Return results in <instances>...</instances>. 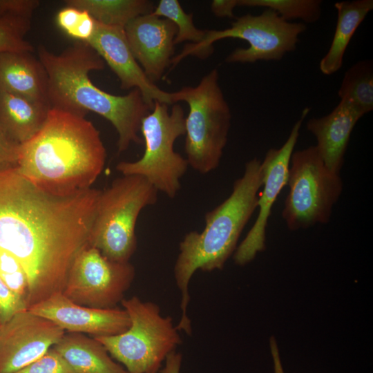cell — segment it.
Segmentation results:
<instances>
[{
    "label": "cell",
    "mask_w": 373,
    "mask_h": 373,
    "mask_svg": "<svg viewBox=\"0 0 373 373\" xmlns=\"http://www.w3.org/2000/svg\"><path fill=\"white\" fill-rule=\"evenodd\" d=\"M20 144L15 142L0 131V169L17 166Z\"/></svg>",
    "instance_id": "obj_30"
},
{
    "label": "cell",
    "mask_w": 373,
    "mask_h": 373,
    "mask_svg": "<svg viewBox=\"0 0 373 373\" xmlns=\"http://www.w3.org/2000/svg\"><path fill=\"white\" fill-rule=\"evenodd\" d=\"M341 100L346 101L364 115L373 109V64L370 59L353 64L345 73L338 91Z\"/></svg>",
    "instance_id": "obj_23"
},
{
    "label": "cell",
    "mask_w": 373,
    "mask_h": 373,
    "mask_svg": "<svg viewBox=\"0 0 373 373\" xmlns=\"http://www.w3.org/2000/svg\"><path fill=\"white\" fill-rule=\"evenodd\" d=\"M88 43L110 66L122 89L137 88L151 107L155 102L175 104L173 93L159 88L146 77L129 48L124 28L96 22L95 32Z\"/></svg>",
    "instance_id": "obj_14"
},
{
    "label": "cell",
    "mask_w": 373,
    "mask_h": 373,
    "mask_svg": "<svg viewBox=\"0 0 373 373\" xmlns=\"http://www.w3.org/2000/svg\"><path fill=\"white\" fill-rule=\"evenodd\" d=\"M66 332L28 309L0 325V373H13L52 348Z\"/></svg>",
    "instance_id": "obj_13"
},
{
    "label": "cell",
    "mask_w": 373,
    "mask_h": 373,
    "mask_svg": "<svg viewBox=\"0 0 373 373\" xmlns=\"http://www.w3.org/2000/svg\"><path fill=\"white\" fill-rule=\"evenodd\" d=\"M157 189L143 177L122 175L101 191L88 243L107 258L129 262L137 248L135 226L145 207L157 200Z\"/></svg>",
    "instance_id": "obj_5"
},
{
    "label": "cell",
    "mask_w": 373,
    "mask_h": 373,
    "mask_svg": "<svg viewBox=\"0 0 373 373\" xmlns=\"http://www.w3.org/2000/svg\"><path fill=\"white\" fill-rule=\"evenodd\" d=\"M262 179L261 162L256 157L247 162L243 175L234 182L229 196L206 213L204 229L187 233L180 242L173 269L181 294V318L176 325L180 332L191 333L187 307L192 276L198 270L222 269L234 254L242 230L257 209Z\"/></svg>",
    "instance_id": "obj_4"
},
{
    "label": "cell",
    "mask_w": 373,
    "mask_h": 373,
    "mask_svg": "<svg viewBox=\"0 0 373 373\" xmlns=\"http://www.w3.org/2000/svg\"><path fill=\"white\" fill-rule=\"evenodd\" d=\"M129 327L113 336H95L128 373H158L166 357L182 343L171 316L162 315L157 305L137 296L122 302Z\"/></svg>",
    "instance_id": "obj_6"
},
{
    "label": "cell",
    "mask_w": 373,
    "mask_h": 373,
    "mask_svg": "<svg viewBox=\"0 0 373 373\" xmlns=\"http://www.w3.org/2000/svg\"><path fill=\"white\" fill-rule=\"evenodd\" d=\"M37 0H0V17L21 16L31 17L39 6Z\"/></svg>",
    "instance_id": "obj_29"
},
{
    "label": "cell",
    "mask_w": 373,
    "mask_h": 373,
    "mask_svg": "<svg viewBox=\"0 0 373 373\" xmlns=\"http://www.w3.org/2000/svg\"><path fill=\"white\" fill-rule=\"evenodd\" d=\"M52 348L76 373H128L104 345L84 334H64Z\"/></svg>",
    "instance_id": "obj_20"
},
{
    "label": "cell",
    "mask_w": 373,
    "mask_h": 373,
    "mask_svg": "<svg viewBox=\"0 0 373 373\" xmlns=\"http://www.w3.org/2000/svg\"><path fill=\"white\" fill-rule=\"evenodd\" d=\"M30 312L49 319L65 332L95 336H113L126 331L130 325L123 309H97L78 305L62 292L30 306Z\"/></svg>",
    "instance_id": "obj_15"
},
{
    "label": "cell",
    "mask_w": 373,
    "mask_h": 373,
    "mask_svg": "<svg viewBox=\"0 0 373 373\" xmlns=\"http://www.w3.org/2000/svg\"><path fill=\"white\" fill-rule=\"evenodd\" d=\"M151 13L169 19L177 27L175 45L187 41L198 44L205 35L206 30L195 26L193 14L185 12L178 0H160Z\"/></svg>",
    "instance_id": "obj_25"
},
{
    "label": "cell",
    "mask_w": 373,
    "mask_h": 373,
    "mask_svg": "<svg viewBox=\"0 0 373 373\" xmlns=\"http://www.w3.org/2000/svg\"><path fill=\"white\" fill-rule=\"evenodd\" d=\"M135 274L130 262L113 261L87 242L71 264L62 294L80 305L114 308L124 299Z\"/></svg>",
    "instance_id": "obj_11"
},
{
    "label": "cell",
    "mask_w": 373,
    "mask_h": 373,
    "mask_svg": "<svg viewBox=\"0 0 373 373\" xmlns=\"http://www.w3.org/2000/svg\"><path fill=\"white\" fill-rule=\"evenodd\" d=\"M363 115L355 106L341 100L328 115L307 121V128L316 139L318 151L332 172L340 174L351 133Z\"/></svg>",
    "instance_id": "obj_17"
},
{
    "label": "cell",
    "mask_w": 373,
    "mask_h": 373,
    "mask_svg": "<svg viewBox=\"0 0 373 373\" xmlns=\"http://www.w3.org/2000/svg\"><path fill=\"white\" fill-rule=\"evenodd\" d=\"M238 0H214L211 5L213 13L219 17H234L233 10L238 6Z\"/></svg>",
    "instance_id": "obj_32"
},
{
    "label": "cell",
    "mask_w": 373,
    "mask_h": 373,
    "mask_svg": "<svg viewBox=\"0 0 373 373\" xmlns=\"http://www.w3.org/2000/svg\"><path fill=\"white\" fill-rule=\"evenodd\" d=\"M321 0H238V5L262 7L276 11L283 19H301L307 23L317 21L321 15Z\"/></svg>",
    "instance_id": "obj_24"
},
{
    "label": "cell",
    "mask_w": 373,
    "mask_h": 373,
    "mask_svg": "<svg viewBox=\"0 0 373 373\" xmlns=\"http://www.w3.org/2000/svg\"><path fill=\"white\" fill-rule=\"evenodd\" d=\"M126 37L136 61L149 79L160 81L174 54L177 27L152 13L137 17L124 27Z\"/></svg>",
    "instance_id": "obj_16"
},
{
    "label": "cell",
    "mask_w": 373,
    "mask_h": 373,
    "mask_svg": "<svg viewBox=\"0 0 373 373\" xmlns=\"http://www.w3.org/2000/svg\"><path fill=\"white\" fill-rule=\"evenodd\" d=\"M82 12V10L66 6L58 12L57 23L68 35L72 37L81 21Z\"/></svg>",
    "instance_id": "obj_31"
},
{
    "label": "cell",
    "mask_w": 373,
    "mask_h": 373,
    "mask_svg": "<svg viewBox=\"0 0 373 373\" xmlns=\"http://www.w3.org/2000/svg\"><path fill=\"white\" fill-rule=\"evenodd\" d=\"M307 26L303 23H292L283 19L276 11L265 8L259 15L247 14L236 19L231 26L224 30H206L202 40L186 44L182 52L171 61V68L186 56L206 59L213 52V44L225 38L245 40L248 48H237L225 59L229 64H252L259 60H280L294 51L298 36Z\"/></svg>",
    "instance_id": "obj_8"
},
{
    "label": "cell",
    "mask_w": 373,
    "mask_h": 373,
    "mask_svg": "<svg viewBox=\"0 0 373 373\" xmlns=\"http://www.w3.org/2000/svg\"><path fill=\"white\" fill-rule=\"evenodd\" d=\"M50 105L0 89V131L21 144L34 137L44 126Z\"/></svg>",
    "instance_id": "obj_19"
},
{
    "label": "cell",
    "mask_w": 373,
    "mask_h": 373,
    "mask_svg": "<svg viewBox=\"0 0 373 373\" xmlns=\"http://www.w3.org/2000/svg\"><path fill=\"white\" fill-rule=\"evenodd\" d=\"M218 78L214 68L197 86L173 92L175 104L184 101L189 107L185 118L186 159L189 166L202 174L219 166L231 126V111Z\"/></svg>",
    "instance_id": "obj_7"
},
{
    "label": "cell",
    "mask_w": 373,
    "mask_h": 373,
    "mask_svg": "<svg viewBox=\"0 0 373 373\" xmlns=\"http://www.w3.org/2000/svg\"><path fill=\"white\" fill-rule=\"evenodd\" d=\"M99 193L90 188L52 195L15 167L0 169V251L27 274L28 308L62 292L75 257L88 242Z\"/></svg>",
    "instance_id": "obj_1"
},
{
    "label": "cell",
    "mask_w": 373,
    "mask_h": 373,
    "mask_svg": "<svg viewBox=\"0 0 373 373\" xmlns=\"http://www.w3.org/2000/svg\"><path fill=\"white\" fill-rule=\"evenodd\" d=\"M0 89L48 104L47 74L30 52H0Z\"/></svg>",
    "instance_id": "obj_18"
},
{
    "label": "cell",
    "mask_w": 373,
    "mask_h": 373,
    "mask_svg": "<svg viewBox=\"0 0 373 373\" xmlns=\"http://www.w3.org/2000/svg\"><path fill=\"white\" fill-rule=\"evenodd\" d=\"M106 157L99 132L91 122L50 107L40 131L20 144L15 168L41 191L67 197L91 188Z\"/></svg>",
    "instance_id": "obj_2"
},
{
    "label": "cell",
    "mask_w": 373,
    "mask_h": 373,
    "mask_svg": "<svg viewBox=\"0 0 373 373\" xmlns=\"http://www.w3.org/2000/svg\"><path fill=\"white\" fill-rule=\"evenodd\" d=\"M65 3L86 11L99 23L123 28L134 18L150 14L155 8L147 0H66Z\"/></svg>",
    "instance_id": "obj_22"
},
{
    "label": "cell",
    "mask_w": 373,
    "mask_h": 373,
    "mask_svg": "<svg viewBox=\"0 0 373 373\" xmlns=\"http://www.w3.org/2000/svg\"><path fill=\"white\" fill-rule=\"evenodd\" d=\"M30 19L21 16L0 17V52H33L32 45L25 39Z\"/></svg>",
    "instance_id": "obj_26"
},
{
    "label": "cell",
    "mask_w": 373,
    "mask_h": 373,
    "mask_svg": "<svg viewBox=\"0 0 373 373\" xmlns=\"http://www.w3.org/2000/svg\"><path fill=\"white\" fill-rule=\"evenodd\" d=\"M309 111V108H304L283 145L278 149H270L261 162L263 179L262 190L258 198V213L254 225L233 254V260L237 265H247L266 248V231L271 209L287 184L290 159L302 123Z\"/></svg>",
    "instance_id": "obj_12"
},
{
    "label": "cell",
    "mask_w": 373,
    "mask_h": 373,
    "mask_svg": "<svg viewBox=\"0 0 373 373\" xmlns=\"http://www.w3.org/2000/svg\"><path fill=\"white\" fill-rule=\"evenodd\" d=\"M28 309L26 303L15 294L0 278V325L15 314Z\"/></svg>",
    "instance_id": "obj_28"
},
{
    "label": "cell",
    "mask_w": 373,
    "mask_h": 373,
    "mask_svg": "<svg viewBox=\"0 0 373 373\" xmlns=\"http://www.w3.org/2000/svg\"><path fill=\"white\" fill-rule=\"evenodd\" d=\"M337 21L332 41L327 54L321 60L319 68L326 75L338 71L343 57L356 30L373 9L372 0H354L336 2Z\"/></svg>",
    "instance_id": "obj_21"
},
{
    "label": "cell",
    "mask_w": 373,
    "mask_h": 373,
    "mask_svg": "<svg viewBox=\"0 0 373 373\" xmlns=\"http://www.w3.org/2000/svg\"><path fill=\"white\" fill-rule=\"evenodd\" d=\"M13 373H76L52 347L43 356Z\"/></svg>",
    "instance_id": "obj_27"
},
{
    "label": "cell",
    "mask_w": 373,
    "mask_h": 373,
    "mask_svg": "<svg viewBox=\"0 0 373 373\" xmlns=\"http://www.w3.org/2000/svg\"><path fill=\"white\" fill-rule=\"evenodd\" d=\"M167 104L155 102L152 111L142 120L145 150L135 162H120L116 170L122 175L143 177L157 191L173 198L181 188L180 180L187 171L186 158L175 152L173 145L178 137L185 135L184 110L175 104L171 112Z\"/></svg>",
    "instance_id": "obj_9"
},
{
    "label": "cell",
    "mask_w": 373,
    "mask_h": 373,
    "mask_svg": "<svg viewBox=\"0 0 373 373\" xmlns=\"http://www.w3.org/2000/svg\"><path fill=\"white\" fill-rule=\"evenodd\" d=\"M37 55L47 74L51 108L84 117L91 111L108 120L118 134V153L131 143H141L137 134L141 122L153 108L137 88L125 95H115L93 84L88 74L104 69V61L88 43L76 41L58 55L39 46Z\"/></svg>",
    "instance_id": "obj_3"
},
{
    "label": "cell",
    "mask_w": 373,
    "mask_h": 373,
    "mask_svg": "<svg viewBox=\"0 0 373 373\" xmlns=\"http://www.w3.org/2000/svg\"><path fill=\"white\" fill-rule=\"evenodd\" d=\"M182 354L173 352L165 360V365L160 373H180L182 365Z\"/></svg>",
    "instance_id": "obj_33"
},
{
    "label": "cell",
    "mask_w": 373,
    "mask_h": 373,
    "mask_svg": "<svg viewBox=\"0 0 373 373\" xmlns=\"http://www.w3.org/2000/svg\"><path fill=\"white\" fill-rule=\"evenodd\" d=\"M275 373H283L277 354H274Z\"/></svg>",
    "instance_id": "obj_34"
},
{
    "label": "cell",
    "mask_w": 373,
    "mask_h": 373,
    "mask_svg": "<svg viewBox=\"0 0 373 373\" xmlns=\"http://www.w3.org/2000/svg\"><path fill=\"white\" fill-rule=\"evenodd\" d=\"M283 218L290 231L327 224L343 191L340 174L325 164L316 146L293 152Z\"/></svg>",
    "instance_id": "obj_10"
}]
</instances>
